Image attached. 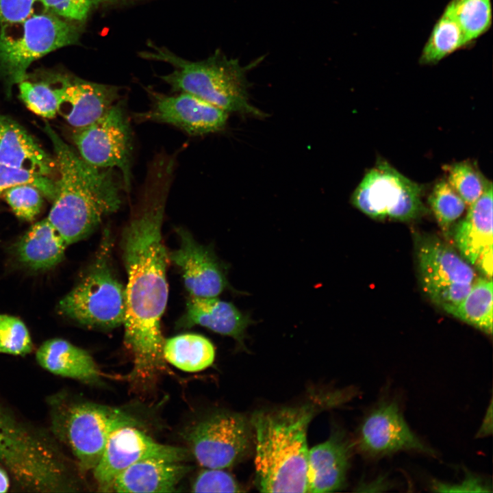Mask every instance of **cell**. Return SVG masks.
<instances>
[{
  "label": "cell",
  "instance_id": "7402d4cb",
  "mask_svg": "<svg viewBox=\"0 0 493 493\" xmlns=\"http://www.w3.org/2000/svg\"><path fill=\"white\" fill-rule=\"evenodd\" d=\"M36 358L42 368L55 375L92 385L101 381V372L92 357L64 339L45 341L36 351Z\"/></svg>",
  "mask_w": 493,
  "mask_h": 493
},
{
  "label": "cell",
  "instance_id": "7c38bea8",
  "mask_svg": "<svg viewBox=\"0 0 493 493\" xmlns=\"http://www.w3.org/2000/svg\"><path fill=\"white\" fill-rule=\"evenodd\" d=\"M189 455L184 448L155 442L137 426H125L110 436L98 464L92 470L93 475L99 491L111 492L116 477L140 460L162 458L184 462Z\"/></svg>",
  "mask_w": 493,
  "mask_h": 493
},
{
  "label": "cell",
  "instance_id": "5bb4252c",
  "mask_svg": "<svg viewBox=\"0 0 493 493\" xmlns=\"http://www.w3.org/2000/svg\"><path fill=\"white\" fill-rule=\"evenodd\" d=\"M151 99L148 110L134 114L136 122L151 121L175 126L190 136L222 130L228 113L189 93L166 95L147 90Z\"/></svg>",
  "mask_w": 493,
  "mask_h": 493
},
{
  "label": "cell",
  "instance_id": "603a6c76",
  "mask_svg": "<svg viewBox=\"0 0 493 493\" xmlns=\"http://www.w3.org/2000/svg\"><path fill=\"white\" fill-rule=\"evenodd\" d=\"M68 246L46 218L34 223L22 236L16 246V254L23 264L43 270L59 264Z\"/></svg>",
  "mask_w": 493,
  "mask_h": 493
},
{
  "label": "cell",
  "instance_id": "8fae6325",
  "mask_svg": "<svg viewBox=\"0 0 493 493\" xmlns=\"http://www.w3.org/2000/svg\"><path fill=\"white\" fill-rule=\"evenodd\" d=\"M241 414L221 412L195 424L186 439L198 463L205 468L225 469L246 455L250 428Z\"/></svg>",
  "mask_w": 493,
  "mask_h": 493
},
{
  "label": "cell",
  "instance_id": "1f68e13d",
  "mask_svg": "<svg viewBox=\"0 0 493 493\" xmlns=\"http://www.w3.org/2000/svg\"><path fill=\"white\" fill-rule=\"evenodd\" d=\"M1 194L15 215L23 220L31 221L40 212L43 195L34 186L20 184L10 188Z\"/></svg>",
  "mask_w": 493,
  "mask_h": 493
},
{
  "label": "cell",
  "instance_id": "4316f807",
  "mask_svg": "<svg viewBox=\"0 0 493 493\" xmlns=\"http://www.w3.org/2000/svg\"><path fill=\"white\" fill-rule=\"evenodd\" d=\"M446 9L456 20L470 44L492 25L491 0H452Z\"/></svg>",
  "mask_w": 493,
  "mask_h": 493
},
{
  "label": "cell",
  "instance_id": "ba28073f",
  "mask_svg": "<svg viewBox=\"0 0 493 493\" xmlns=\"http://www.w3.org/2000/svg\"><path fill=\"white\" fill-rule=\"evenodd\" d=\"M422 188L388 163L379 161L367 171L351 197V204L368 217L409 221L426 212Z\"/></svg>",
  "mask_w": 493,
  "mask_h": 493
},
{
  "label": "cell",
  "instance_id": "ab89813d",
  "mask_svg": "<svg viewBox=\"0 0 493 493\" xmlns=\"http://www.w3.org/2000/svg\"><path fill=\"white\" fill-rule=\"evenodd\" d=\"M9 488V474L4 468L0 466V493L6 492Z\"/></svg>",
  "mask_w": 493,
  "mask_h": 493
},
{
  "label": "cell",
  "instance_id": "83f0119b",
  "mask_svg": "<svg viewBox=\"0 0 493 493\" xmlns=\"http://www.w3.org/2000/svg\"><path fill=\"white\" fill-rule=\"evenodd\" d=\"M428 204L438 226L446 234L448 233L467 207L446 179L435 184L429 196Z\"/></svg>",
  "mask_w": 493,
  "mask_h": 493
},
{
  "label": "cell",
  "instance_id": "7a4b0ae2",
  "mask_svg": "<svg viewBox=\"0 0 493 493\" xmlns=\"http://www.w3.org/2000/svg\"><path fill=\"white\" fill-rule=\"evenodd\" d=\"M45 131L53 145L59 173L47 218L69 246L87 237L119 209L123 183L114 169L86 162L49 124Z\"/></svg>",
  "mask_w": 493,
  "mask_h": 493
},
{
  "label": "cell",
  "instance_id": "d6a6232c",
  "mask_svg": "<svg viewBox=\"0 0 493 493\" xmlns=\"http://www.w3.org/2000/svg\"><path fill=\"white\" fill-rule=\"evenodd\" d=\"M20 184L36 187L49 200L53 201L55 198V181L49 176L0 164V193Z\"/></svg>",
  "mask_w": 493,
  "mask_h": 493
},
{
  "label": "cell",
  "instance_id": "30bf717a",
  "mask_svg": "<svg viewBox=\"0 0 493 493\" xmlns=\"http://www.w3.org/2000/svg\"><path fill=\"white\" fill-rule=\"evenodd\" d=\"M416 249L421 285L427 296L444 310L458 304L477 278L470 264L435 236H420Z\"/></svg>",
  "mask_w": 493,
  "mask_h": 493
},
{
  "label": "cell",
  "instance_id": "277c9868",
  "mask_svg": "<svg viewBox=\"0 0 493 493\" xmlns=\"http://www.w3.org/2000/svg\"><path fill=\"white\" fill-rule=\"evenodd\" d=\"M153 51H143L145 59L170 64L172 73L161 76L175 92L193 94L229 112L264 117V113L249 101L246 69L237 60L217 51L209 58L191 62L165 48L151 45Z\"/></svg>",
  "mask_w": 493,
  "mask_h": 493
},
{
  "label": "cell",
  "instance_id": "44dd1931",
  "mask_svg": "<svg viewBox=\"0 0 493 493\" xmlns=\"http://www.w3.org/2000/svg\"><path fill=\"white\" fill-rule=\"evenodd\" d=\"M453 238L461 255L473 265L492 249V183L468 206L466 216L454 227Z\"/></svg>",
  "mask_w": 493,
  "mask_h": 493
},
{
  "label": "cell",
  "instance_id": "484cf974",
  "mask_svg": "<svg viewBox=\"0 0 493 493\" xmlns=\"http://www.w3.org/2000/svg\"><path fill=\"white\" fill-rule=\"evenodd\" d=\"M468 45L470 43L459 24L445 8L423 47L419 62L422 64H436Z\"/></svg>",
  "mask_w": 493,
  "mask_h": 493
},
{
  "label": "cell",
  "instance_id": "d6986e66",
  "mask_svg": "<svg viewBox=\"0 0 493 493\" xmlns=\"http://www.w3.org/2000/svg\"><path fill=\"white\" fill-rule=\"evenodd\" d=\"M191 469L183 462L144 459L119 474L112 483L111 492H173Z\"/></svg>",
  "mask_w": 493,
  "mask_h": 493
},
{
  "label": "cell",
  "instance_id": "74e56055",
  "mask_svg": "<svg viewBox=\"0 0 493 493\" xmlns=\"http://www.w3.org/2000/svg\"><path fill=\"white\" fill-rule=\"evenodd\" d=\"M492 249L482 253L475 264L484 277L488 279H492Z\"/></svg>",
  "mask_w": 493,
  "mask_h": 493
},
{
  "label": "cell",
  "instance_id": "e0dca14e",
  "mask_svg": "<svg viewBox=\"0 0 493 493\" xmlns=\"http://www.w3.org/2000/svg\"><path fill=\"white\" fill-rule=\"evenodd\" d=\"M352 446L341 432L308 451L307 492H331L343 488L350 466Z\"/></svg>",
  "mask_w": 493,
  "mask_h": 493
},
{
  "label": "cell",
  "instance_id": "5b68a950",
  "mask_svg": "<svg viewBox=\"0 0 493 493\" xmlns=\"http://www.w3.org/2000/svg\"><path fill=\"white\" fill-rule=\"evenodd\" d=\"M112 238L106 229L96 255L86 274L59 302L58 312L82 325L111 329L123 325L125 288L112 260Z\"/></svg>",
  "mask_w": 493,
  "mask_h": 493
},
{
  "label": "cell",
  "instance_id": "6da1fadb",
  "mask_svg": "<svg viewBox=\"0 0 493 493\" xmlns=\"http://www.w3.org/2000/svg\"><path fill=\"white\" fill-rule=\"evenodd\" d=\"M175 168L164 161L149 164L137 204L123 231L127 275L124 341L133 357L131 379L149 381L164 370L160 322L168 296L170 262L162 227Z\"/></svg>",
  "mask_w": 493,
  "mask_h": 493
},
{
  "label": "cell",
  "instance_id": "d4e9b609",
  "mask_svg": "<svg viewBox=\"0 0 493 493\" xmlns=\"http://www.w3.org/2000/svg\"><path fill=\"white\" fill-rule=\"evenodd\" d=\"M492 286V279L477 278L466 296L458 304L444 311L485 333L491 335Z\"/></svg>",
  "mask_w": 493,
  "mask_h": 493
},
{
  "label": "cell",
  "instance_id": "f35d334b",
  "mask_svg": "<svg viewBox=\"0 0 493 493\" xmlns=\"http://www.w3.org/2000/svg\"><path fill=\"white\" fill-rule=\"evenodd\" d=\"M492 401L490 402L488 411L486 412L482 425L477 432V437H485L492 433Z\"/></svg>",
  "mask_w": 493,
  "mask_h": 493
},
{
  "label": "cell",
  "instance_id": "cb8c5ba5",
  "mask_svg": "<svg viewBox=\"0 0 493 493\" xmlns=\"http://www.w3.org/2000/svg\"><path fill=\"white\" fill-rule=\"evenodd\" d=\"M163 355L176 368L188 372L203 370L210 366L215 358L213 344L205 337L185 333L164 342Z\"/></svg>",
  "mask_w": 493,
  "mask_h": 493
},
{
  "label": "cell",
  "instance_id": "52a82bcc",
  "mask_svg": "<svg viewBox=\"0 0 493 493\" xmlns=\"http://www.w3.org/2000/svg\"><path fill=\"white\" fill-rule=\"evenodd\" d=\"M0 80L8 94L27 77L31 64L58 49L77 42V27L47 11L25 19L1 24Z\"/></svg>",
  "mask_w": 493,
  "mask_h": 493
},
{
  "label": "cell",
  "instance_id": "f1b7e54d",
  "mask_svg": "<svg viewBox=\"0 0 493 493\" xmlns=\"http://www.w3.org/2000/svg\"><path fill=\"white\" fill-rule=\"evenodd\" d=\"M446 171V180L468 207L474 203L492 183L468 161L447 166Z\"/></svg>",
  "mask_w": 493,
  "mask_h": 493
},
{
  "label": "cell",
  "instance_id": "4fadbf2b",
  "mask_svg": "<svg viewBox=\"0 0 493 493\" xmlns=\"http://www.w3.org/2000/svg\"><path fill=\"white\" fill-rule=\"evenodd\" d=\"M356 446L363 455L371 458L399 451L435 455L410 429L394 400L381 401L368 414L359 429Z\"/></svg>",
  "mask_w": 493,
  "mask_h": 493
},
{
  "label": "cell",
  "instance_id": "836d02e7",
  "mask_svg": "<svg viewBox=\"0 0 493 493\" xmlns=\"http://www.w3.org/2000/svg\"><path fill=\"white\" fill-rule=\"evenodd\" d=\"M192 490L194 492H239L241 491L235 479L219 468H206L201 471L194 481Z\"/></svg>",
  "mask_w": 493,
  "mask_h": 493
},
{
  "label": "cell",
  "instance_id": "9c48e42d",
  "mask_svg": "<svg viewBox=\"0 0 493 493\" xmlns=\"http://www.w3.org/2000/svg\"><path fill=\"white\" fill-rule=\"evenodd\" d=\"M72 136L83 160L99 168L118 169L124 190L130 191L133 138L123 101L90 124L74 128Z\"/></svg>",
  "mask_w": 493,
  "mask_h": 493
},
{
  "label": "cell",
  "instance_id": "4dcf8cb0",
  "mask_svg": "<svg viewBox=\"0 0 493 493\" xmlns=\"http://www.w3.org/2000/svg\"><path fill=\"white\" fill-rule=\"evenodd\" d=\"M29 332L18 318L0 314V353L24 355L32 351Z\"/></svg>",
  "mask_w": 493,
  "mask_h": 493
},
{
  "label": "cell",
  "instance_id": "f546056e",
  "mask_svg": "<svg viewBox=\"0 0 493 493\" xmlns=\"http://www.w3.org/2000/svg\"><path fill=\"white\" fill-rule=\"evenodd\" d=\"M19 95L27 108L45 118H53L58 114L57 97L50 75L40 81H29L27 77L18 84Z\"/></svg>",
  "mask_w": 493,
  "mask_h": 493
},
{
  "label": "cell",
  "instance_id": "ffe728a7",
  "mask_svg": "<svg viewBox=\"0 0 493 493\" xmlns=\"http://www.w3.org/2000/svg\"><path fill=\"white\" fill-rule=\"evenodd\" d=\"M0 164L50 176L58 172L52 157L18 123L0 114Z\"/></svg>",
  "mask_w": 493,
  "mask_h": 493
},
{
  "label": "cell",
  "instance_id": "2e32d148",
  "mask_svg": "<svg viewBox=\"0 0 493 493\" xmlns=\"http://www.w3.org/2000/svg\"><path fill=\"white\" fill-rule=\"evenodd\" d=\"M59 114L73 128L103 115L119 98V88L66 75H50Z\"/></svg>",
  "mask_w": 493,
  "mask_h": 493
},
{
  "label": "cell",
  "instance_id": "8992f818",
  "mask_svg": "<svg viewBox=\"0 0 493 493\" xmlns=\"http://www.w3.org/2000/svg\"><path fill=\"white\" fill-rule=\"evenodd\" d=\"M51 404V431L55 440L66 444L80 471L92 470L98 464L111 434L138 420L126 412L92 402L69 403L60 397Z\"/></svg>",
  "mask_w": 493,
  "mask_h": 493
},
{
  "label": "cell",
  "instance_id": "8d00e7d4",
  "mask_svg": "<svg viewBox=\"0 0 493 493\" xmlns=\"http://www.w3.org/2000/svg\"><path fill=\"white\" fill-rule=\"evenodd\" d=\"M436 491L440 492H487V486L481 480L471 477L466 479L461 484L448 485L444 483H436L434 486Z\"/></svg>",
  "mask_w": 493,
  "mask_h": 493
},
{
  "label": "cell",
  "instance_id": "d590c367",
  "mask_svg": "<svg viewBox=\"0 0 493 493\" xmlns=\"http://www.w3.org/2000/svg\"><path fill=\"white\" fill-rule=\"evenodd\" d=\"M40 0H0V23L21 21L33 13L36 2Z\"/></svg>",
  "mask_w": 493,
  "mask_h": 493
},
{
  "label": "cell",
  "instance_id": "ac0fdd59",
  "mask_svg": "<svg viewBox=\"0 0 493 493\" xmlns=\"http://www.w3.org/2000/svg\"><path fill=\"white\" fill-rule=\"evenodd\" d=\"M253 323L250 316L232 303L218 297L190 296L185 314L178 322L180 327H204L218 334L233 338L244 346L246 329Z\"/></svg>",
  "mask_w": 493,
  "mask_h": 493
},
{
  "label": "cell",
  "instance_id": "9a60e30c",
  "mask_svg": "<svg viewBox=\"0 0 493 493\" xmlns=\"http://www.w3.org/2000/svg\"><path fill=\"white\" fill-rule=\"evenodd\" d=\"M177 233L179 246L168 257L179 268L190 296L217 297L231 290L227 268L212 250L198 243L182 228L177 229Z\"/></svg>",
  "mask_w": 493,
  "mask_h": 493
},
{
  "label": "cell",
  "instance_id": "e575fe53",
  "mask_svg": "<svg viewBox=\"0 0 493 493\" xmlns=\"http://www.w3.org/2000/svg\"><path fill=\"white\" fill-rule=\"evenodd\" d=\"M45 10L68 21H83L101 0H40Z\"/></svg>",
  "mask_w": 493,
  "mask_h": 493
},
{
  "label": "cell",
  "instance_id": "3957f363",
  "mask_svg": "<svg viewBox=\"0 0 493 493\" xmlns=\"http://www.w3.org/2000/svg\"><path fill=\"white\" fill-rule=\"evenodd\" d=\"M316 404L255 412V483L262 492H306L308 425Z\"/></svg>",
  "mask_w": 493,
  "mask_h": 493
}]
</instances>
